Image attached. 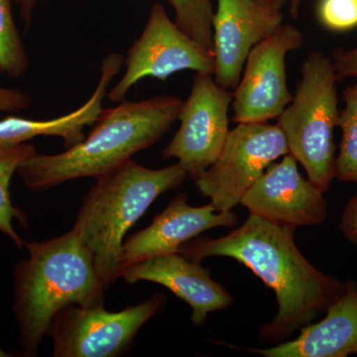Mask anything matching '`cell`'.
I'll return each instance as SVG.
<instances>
[{
	"instance_id": "6da1fadb",
	"label": "cell",
	"mask_w": 357,
	"mask_h": 357,
	"mask_svg": "<svg viewBox=\"0 0 357 357\" xmlns=\"http://www.w3.org/2000/svg\"><path fill=\"white\" fill-rule=\"evenodd\" d=\"M295 229L268 222L255 215L220 238L195 239L178 253L192 261L229 257L259 277L274 291L278 312L263 326L259 337L278 342L310 325L337 299L344 285L317 269L301 253L294 239Z\"/></svg>"
},
{
	"instance_id": "7a4b0ae2",
	"label": "cell",
	"mask_w": 357,
	"mask_h": 357,
	"mask_svg": "<svg viewBox=\"0 0 357 357\" xmlns=\"http://www.w3.org/2000/svg\"><path fill=\"white\" fill-rule=\"evenodd\" d=\"M183 102L178 96H159L102 109L88 137L62 153L33 155L17 174L32 192L102 177L158 142L178 121Z\"/></svg>"
},
{
	"instance_id": "3957f363",
	"label": "cell",
	"mask_w": 357,
	"mask_h": 357,
	"mask_svg": "<svg viewBox=\"0 0 357 357\" xmlns=\"http://www.w3.org/2000/svg\"><path fill=\"white\" fill-rule=\"evenodd\" d=\"M26 259L13 268V312L21 356H38L59 312L72 305H103L93 255L74 229L50 241H26Z\"/></svg>"
},
{
	"instance_id": "277c9868",
	"label": "cell",
	"mask_w": 357,
	"mask_h": 357,
	"mask_svg": "<svg viewBox=\"0 0 357 357\" xmlns=\"http://www.w3.org/2000/svg\"><path fill=\"white\" fill-rule=\"evenodd\" d=\"M188 174L180 164L149 169L132 159L96 178L72 229L91 251L103 288L121 277L124 237L155 199L181 187Z\"/></svg>"
},
{
	"instance_id": "5b68a950",
	"label": "cell",
	"mask_w": 357,
	"mask_h": 357,
	"mask_svg": "<svg viewBox=\"0 0 357 357\" xmlns=\"http://www.w3.org/2000/svg\"><path fill=\"white\" fill-rule=\"evenodd\" d=\"M337 83L332 58L312 52L301 67L292 102L277 117L289 154L304 167L307 180L324 192L335 178Z\"/></svg>"
},
{
	"instance_id": "8992f818",
	"label": "cell",
	"mask_w": 357,
	"mask_h": 357,
	"mask_svg": "<svg viewBox=\"0 0 357 357\" xmlns=\"http://www.w3.org/2000/svg\"><path fill=\"white\" fill-rule=\"evenodd\" d=\"M289 153L278 124L238 123L229 131L220 156L195 178L202 195L218 211H230L268 167Z\"/></svg>"
},
{
	"instance_id": "52a82bcc",
	"label": "cell",
	"mask_w": 357,
	"mask_h": 357,
	"mask_svg": "<svg viewBox=\"0 0 357 357\" xmlns=\"http://www.w3.org/2000/svg\"><path fill=\"white\" fill-rule=\"evenodd\" d=\"M164 297H153L119 312L72 305L59 312L50 333L55 357H116L132 347L141 328L156 314Z\"/></svg>"
},
{
	"instance_id": "ba28073f",
	"label": "cell",
	"mask_w": 357,
	"mask_h": 357,
	"mask_svg": "<svg viewBox=\"0 0 357 357\" xmlns=\"http://www.w3.org/2000/svg\"><path fill=\"white\" fill-rule=\"evenodd\" d=\"M123 65V76L107 93L112 102L126 100L129 91L145 77L166 82L184 70L213 75L215 57L181 30L161 3H156L150 9L144 29L124 57Z\"/></svg>"
},
{
	"instance_id": "9c48e42d",
	"label": "cell",
	"mask_w": 357,
	"mask_h": 357,
	"mask_svg": "<svg viewBox=\"0 0 357 357\" xmlns=\"http://www.w3.org/2000/svg\"><path fill=\"white\" fill-rule=\"evenodd\" d=\"M232 100L234 93L220 86L213 75L197 73L178 114L180 128L162 151L163 159H177L192 180L210 168L229 134Z\"/></svg>"
},
{
	"instance_id": "30bf717a",
	"label": "cell",
	"mask_w": 357,
	"mask_h": 357,
	"mask_svg": "<svg viewBox=\"0 0 357 357\" xmlns=\"http://www.w3.org/2000/svg\"><path fill=\"white\" fill-rule=\"evenodd\" d=\"M304 45V34L292 24H282L256 44L244 65L234 93L236 123H263L277 119L293 100L286 74V57Z\"/></svg>"
},
{
	"instance_id": "8fae6325",
	"label": "cell",
	"mask_w": 357,
	"mask_h": 357,
	"mask_svg": "<svg viewBox=\"0 0 357 357\" xmlns=\"http://www.w3.org/2000/svg\"><path fill=\"white\" fill-rule=\"evenodd\" d=\"M324 192L298 170L292 155L272 163L244 194L241 204L251 215L294 229L319 225L326 218Z\"/></svg>"
},
{
	"instance_id": "7c38bea8",
	"label": "cell",
	"mask_w": 357,
	"mask_h": 357,
	"mask_svg": "<svg viewBox=\"0 0 357 357\" xmlns=\"http://www.w3.org/2000/svg\"><path fill=\"white\" fill-rule=\"evenodd\" d=\"M281 10L258 0H218L213 13V79L222 88L236 89L251 49L283 24Z\"/></svg>"
},
{
	"instance_id": "4fadbf2b",
	"label": "cell",
	"mask_w": 357,
	"mask_h": 357,
	"mask_svg": "<svg viewBox=\"0 0 357 357\" xmlns=\"http://www.w3.org/2000/svg\"><path fill=\"white\" fill-rule=\"evenodd\" d=\"M237 217L230 211H218L211 204L204 206L188 204L185 194L178 195L146 229L124 241L121 268L156 256L178 253L183 244L215 227H234ZM122 272V271H121Z\"/></svg>"
},
{
	"instance_id": "5bb4252c",
	"label": "cell",
	"mask_w": 357,
	"mask_h": 357,
	"mask_svg": "<svg viewBox=\"0 0 357 357\" xmlns=\"http://www.w3.org/2000/svg\"><path fill=\"white\" fill-rule=\"evenodd\" d=\"M121 277L129 284L148 281L169 289L191 306L195 325H203L210 312L225 309L232 302L230 294L211 278L208 269L181 253L134 263L122 269Z\"/></svg>"
},
{
	"instance_id": "9a60e30c",
	"label": "cell",
	"mask_w": 357,
	"mask_h": 357,
	"mask_svg": "<svg viewBox=\"0 0 357 357\" xmlns=\"http://www.w3.org/2000/svg\"><path fill=\"white\" fill-rule=\"evenodd\" d=\"M266 357H345L357 354V285L344 290L326 309V318L301 328V335L267 349H255Z\"/></svg>"
},
{
	"instance_id": "2e32d148",
	"label": "cell",
	"mask_w": 357,
	"mask_h": 357,
	"mask_svg": "<svg viewBox=\"0 0 357 357\" xmlns=\"http://www.w3.org/2000/svg\"><path fill=\"white\" fill-rule=\"evenodd\" d=\"M123 63L124 56L121 53H112L103 58L100 79L93 95L74 112L48 121L18 116H7L0 121V148L28 143L40 136L61 138L68 148L83 141L84 128L93 126L98 121L110 84L121 72Z\"/></svg>"
},
{
	"instance_id": "e0dca14e",
	"label": "cell",
	"mask_w": 357,
	"mask_h": 357,
	"mask_svg": "<svg viewBox=\"0 0 357 357\" xmlns=\"http://www.w3.org/2000/svg\"><path fill=\"white\" fill-rule=\"evenodd\" d=\"M36 153V149L29 142L0 148V232L9 237L20 249L24 248L26 241L18 236L13 222L17 220L21 225L27 227V217L11 199L10 183L21 164Z\"/></svg>"
},
{
	"instance_id": "ac0fdd59",
	"label": "cell",
	"mask_w": 357,
	"mask_h": 357,
	"mask_svg": "<svg viewBox=\"0 0 357 357\" xmlns=\"http://www.w3.org/2000/svg\"><path fill=\"white\" fill-rule=\"evenodd\" d=\"M344 100L345 107L337 121L342 136L335 157V178L357 183V84L345 89Z\"/></svg>"
},
{
	"instance_id": "d6986e66",
	"label": "cell",
	"mask_w": 357,
	"mask_h": 357,
	"mask_svg": "<svg viewBox=\"0 0 357 357\" xmlns=\"http://www.w3.org/2000/svg\"><path fill=\"white\" fill-rule=\"evenodd\" d=\"M11 3V0H0V75L18 79L25 74L30 62Z\"/></svg>"
},
{
	"instance_id": "ffe728a7",
	"label": "cell",
	"mask_w": 357,
	"mask_h": 357,
	"mask_svg": "<svg viewBox=\"0 0 357 357\" xmlns=\"http://www.w3.org/2000/svg\"><path fill=\"white\" fill-rule=\"evenodd\" d=\"M175 13L176 24L192 40L213 53L211 0H167Z\"/></svg>"
},
{
	"instance_id": "44dd1931",
	"label": "cell",
	"mask_w": 357,
	"mask_h": 357,
	"mask_svg": "<svg viewBox=\"0 0 357 357\" xmlns=\"http://www.w3.org/2000/svg\"><path fill=\"white\" fill-rule=\"evenodd\" d=\"M317 18L331 31L354 29L357 27V0H319Z\"/></svg>"
},
{
	"instance_id": "7402d4cb",
	"label": "cell",
	"mask_w": 357,
	"mask_h": 357,
	"mask_svg": "<svg viewBox=\"0 0 357 357\" xmlns=\"http://www.w3.org/2000/svg\"><path fill=\"white\" fill-rule=\"evenodd\" d=\"M332 60L338 82L347 77L357 79V46L349 50L335 48L333 51Z\"/></svg>"
},
{
	"instance_id": "603a6c76",
	"label": "cell",
	"mask_w": 357,
	"mask_h": 357,
	"mask_svg": "<svg viewBox=\"0 0 357 357\" xmlns=\"http://www.w3.org/2000/svg\"><path fill=\"white\" fill-rule=\"evenodd\" d=\"M31 103L28 93L16 89L0 88V112L28 109Z\"/></svg>"
},
{
	"instance_id": "cb8c5ba5",
	"label": "cell",
	"mask_w": 357,
	"mask_h": 357,
	"mask_svg": "<svg viewBox=\"0 0 357 357\" xmlns=\"http://www.w3.org/2000/svg\"><path fill=\"white\" fill-rule=\"evenodd\" d=\"M340 227L344 236L352 243L357 244V196L345 208Z\"/></svg>"
},
{
	"instance_id": "d4e9b609",
	"label": "cell",
	"mask_w": 357,
	"mask_h": 357,
	"mask_svg": "<svg viewBox=\"0 0 357 357\" xmlns=\"http://www.w3.org/2000/svg\"><path fill=\"white\" fill-rule=\"evenodd\" d=\"M20 8L21 20L24 23L26 29H29L32 24L33 13L37 0H11Z\"/></svg>"
},
{
	"instance_id": "484cf974",
	"label": "cell",
	"mask_w": 357,
	"mask_h": 357,
	"mask_svg": "<svg viewBox=\"0 0 357 357\" xmlns=\"http://www.w3.org/2000/svg\"><path fill=\"white\" fill-rule=\"evenodd\" d=\"M258 1L270 8L275 9V10H281L287 0H258Z\"/></svg>"
},
{
	"instance_id": "4316f807",
	"label": "cell",
	"mask_w": 357,
	"mask_h": 357,
	"mask_svg": "<svg viewBox=\"0 0 357 357\" xmlns=\"http://www.w3.org/2000/svg\"><path fill=\"white\" fill-rule=\"evenodd\" d=\"M303 0H289L290 4V14L294 20H297L300 13V7L302 6Z\"/></svg>"
},
{
	"instance_id": "83f0119b",
	"label": "cell",
	"mask_w": 357,
	"mask_h": 357,
	"mask_svg": "<svg viewBox=\"0 0 357 357\" xmlns=\"http://www.w3.org/2000/svg\"><path fill=\"white\" fill-rule=\"evenodd\" d=\"M14 356V354H11L10 352L4 351L1 347H0V357H10Z\"/></svg>"
}]
</instances>
